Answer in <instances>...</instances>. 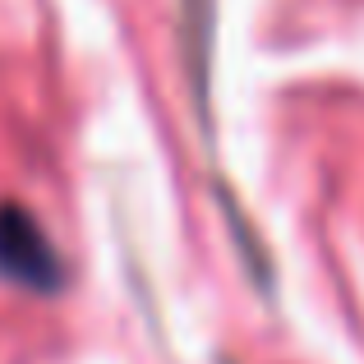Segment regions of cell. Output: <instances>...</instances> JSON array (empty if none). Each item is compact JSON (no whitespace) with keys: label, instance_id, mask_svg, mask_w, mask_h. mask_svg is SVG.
<instances>
[{"label":"cell","instance_id":"obj_1","mask_svg":"<svg viewBox=\"0 0 364 364\" xmlns=\"http://www.w3.org/2000/svg\"><path fill=\"white\" fill-rule=\"evenodd\" d=\"M0 272L33 291H51L60 282V263L23 208H0Z\"/></svg>","mask_w":364,"mask_h":364}]
</instances>
